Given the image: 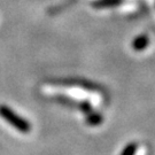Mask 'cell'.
Wrapping results in <instances>:
<instances>
[{"label": "cell", "mask_w": 155, "mask_h": 155, "mask_svg": "<svg viewBox=\"0 0 155 155\" xmlns=\"http://www.w3.org/2000/svg\"><path fill=\"white\" fill-rule=\"evenodd\" d=\"M0 117L14 129H16L18 132L28 133L31 130V125L24 118L20 117L17 114H15V111H13L6 106H0Z\"/></svg>", "instance_id": "obj_1"}]
</instances>
